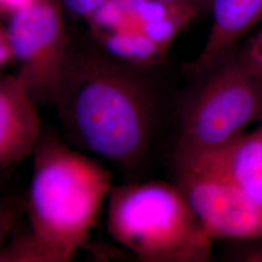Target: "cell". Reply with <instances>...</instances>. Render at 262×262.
Here are the masks:
<instances>
[{"label":"cell","instance_id":"3","mask_svg":"<svg viewBox=\"0 0 262 262\" xmlns=\"http://www.w3.org/2000/svg\"><path fill=\"white\" fill-rule=\"evenodd\" d=\"M107 231L141 261H211L215 240L174 183L127 181L107 200Z\"/></svg>","mask_w":262,"mask_h":262},{"label":"cell","instance_id":"6","mask_svg":"<svg viewBox=\"0 0 262 262\" xmlns=\"http://www.w3.org/2000/svg\"><path fill=\"white\" fill-rule=\"evenodd\" d=\"M199 14L159 0H109L86 21L93 36L110 34L113 50L126 61L158 67L175 39Z\"/></svg>","mask_w":262,"mask_h":262},{"label":"cell","instance_id":"15","mask_svg":"<svg viewBox=\"0 0 262 262\" xmlns=\"http://www.w3.org/2000/svg\"><path fill=\"white\" fill-rule=\"evenodd\" d=\"M13 62H15V60L10 42L8 28L7 25H3L0 20V72Z\"/></svg>","mask_w":262,"mask_h":262},{"label":"cell","instance_id":"16","mask_svg":"<svg viewBox=\"0 0 262 262\" xmlns=\"http://www.w3.org/2000/svg\"><path fill=\"white\" fill-rule=\"evenodd\" d=\"M35 0H0V15L8 16L28 8Z\"/></svg>","mask_w":262,"mask_h":262},{"label":"cell","instance_id":"14","mask_svg":"<svg viewBox=\"0 0 262 262\" xmlns=\"http://www.w3.org/2000/svg\"><path fill=\"white\" fill-rule=\"evenodd\" d=\"M62 7L77 18L89 20L109 0H59Z\"/></svg>","mask_w":262,"mask_h":262},{"label":"cell","instance_id":"4","mask_svg":"<svg viewBox=\"0 0 262 262\" xmlns=\"http://www.w3.org/2000/svg\"><path fill=\"white\" fill-rule=\"evenodd\" d=\"M192 79L175 103L172 161L210 155L262 118V80L238 47Z\"/></svg>","mask_w":262,"mask_h":262},{"label":"cell","instance_id":"18","mask_svg":"<svg viewBox=\"0 0 262 262\" xmlns=\"http://www.w3.org/2000/svg\"><path fill=\"white\" fill-rule=\"evenodd\" d=\"M240 257L247 261H262V244L249 248Z\"/></svg>","mask_w":262,"mask_h":262},{"label":"cell","instance_id":"12","mask_svg":"<svg viewBox=\"0 0 262 262\" xmlns=\"http://www.w3.org/2000/svg\"><path fill=\"white\" fill-rule=\"evenodd\" d=\"M27 215V197L19 193H0V250Z\"/></svg>","mask_w":262,"mask_h":262},{"label":"cell","instance_id":"7","mask_svg":"<svg viewBox=\"0 0 262 262\" xmlns=\"http://www.w3.org/2000/svg\"><path fill=\"white\" fill-rule=\"evenodd\" d=\"M172 168L173 183L215 241L262 238L261 205L223 172L202 159L174 161Z\"/></svg>","mask_w":262,"mask_h":262},{"label":"cell","instance_id":"19","mask_svg":"<svg viewBox=\"0 0 262 262\" xmlns=\"http://www.w3.org/2000/svg\"><path fill=\"white\" fill-rule=\"evenodd\" d=\"M6 173H7V172H5V173H1V174H0V193H2V192H3V187H4L5 181H6V178H5Z\"/></svg>","mask_w":262,"mask_h":262},{"label":"cell","instance_id":"8","mask_svg":"<svg viewBox=\"0 0 262 262\" xmlns=\"http://www.w3.org/2000/svg\"><path fill=\"white\" fill-rule=\"evenodd\" d=\"M38 105L17 72H0V174L32 157L43 134Z\"/></svg>","mask_w":262,"mask_h":262},{"label":"cell","instance_id":"11","mask_svg":"<svg viewBox=\"0 0 262 262\" xmlns=\"http://www.w3.org/2000/svg\"><path fill=\"white\" fill-rule=\"evenodd\" d=\"M0 262H66V259L28 223H21L0 250Z\"/></svg>","mask_w":262,"mask_h":262},{"label":"cell","instance_id":"17","mask_svg":"<svg viewBox=\"0 0 262 262\" xmlns=\"http://www.w3.org/2000/svg\"><path fill=\"white\" fill-rule=\"evenodd\" d=\"M159 1L169 5L187 7V8H192L199 12H202V10L209 9L211 0H159Z\"/></svg>","mask_w":262,"mask_h":262},{"label":"cell","instance_id":"10","mask_svg":"<svg viewBox=\"0 0 262 262\" xmlns=\"http://www.w3.org/2000/svg\"><path fill=\"white\" fill-rule=\"evenodd\" d=\"M193 159L214 165L262 206V118L252 130L244 131L221 149Z\"/></svg>","mask_w":262,"mask_h":262},{"label":"cell","instance_id":"5","mask_svg":"<svg viewBox=\"0 0 262 262\" xmlns=\"http://www.w3.org/2000/svg\"><path fill=\"white\" fill-rule=\"evenodd\" d=\"M62 10L59 0H35L7 24L17 73L39 105L55 107L75 57Z\"/></svg>","mask_w":262,"mask_h":262},{"label":"cell","instance_id":"2","mask_svg":"<svg viewBox=\"0 0 262 262\" xmlns=\"http://www.w3.org/2000/svg\"><path fill=\"white\" fill-rule=\"evenodd\" d=\"M31 158L28 224L71 261L89 243L107 204L112 173L90 155L44 132Z\"/></svg>","mask_w":262,"mask_h":262},{"label":"cell","instance_id":"9","mask_svg":"<svg viewBox=\"0 0 262 262\" xmlns=\"http://www.w3.org/2000/svg\"><path fill=\"white\" fill-rule=\"evenodd\" d=\"M211 28L198 56L187 64L193 78L227 55L262 23V0H211Z\"/></svg>","mask_w":262,"mask_h":262},{"label":"cell","instance_id":"1","mask_svg":"<svg viewBox=\"0 0 262 262\" xmlns=\"http://www.w3.org/2000/svg\"><path fill=\"white\" fill-rule=\"evenodd\" d=\"M99 48L76 50L55 107L66 139L108 161L126 181L142 180L157 157L175 104L150 74Z\"/></svg>","mask_w":262,"mask_h":262},{"label":"cell","instance_id":"13","mask_svg":"<svg viewBox=\"0 0 262 262\" xmlns=\"http://www.w3.org/2000/svg\"><path fill=\"white\" fill-rule=\"evenodd\" d=\"M238 49L246 64L262 80V23L248 36L244 46Z\"/></svg>","mask_w":262,"mask_h":262}]
</instances>
